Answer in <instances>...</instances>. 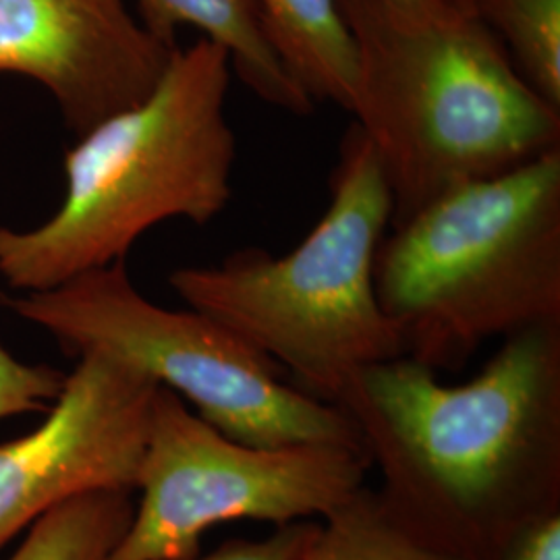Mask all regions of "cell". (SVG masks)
I'll use <instances>...</instances> for the list:
<instances>
[{
    "label": "cell",
    "instance_id": "277c9868",
    "mask_svg": "<svg viewBox=\"0 0 560 560\" xmlns=\"http://www.w3.org/2000/svg\"><path fill=\"white\" fill-rule=\"evenodd\" d=\"M390 217L381 162L353 120L340 140L330 203L293 252L247 247L219 266L179 268L168 282L187 307L295 376L303 393L337 405L361 370L405 355L374 287Z\"/></svg>",
    "mask_w": 560,
    "mask_h": 560
},
{
    "label": "cell",
    "instance_id": "8992f818",
    "mask_svg": "<svg viewBox=\"0 0 560 560\" xmlns=\"http://www.w3.org/2000/svg\"><path fill=\"white\" fill-rule=\"evenodd\" d=\"M2 303L75 358L96 351L138 368L233 441L339 444L365 455L358 428L339 407L289 386L279 363L210 316L145 300L125 261Z\"/></svg>",
    "mask_w": 560,
    "mask_h": 560
},
{
    "label": "cell",
    "instance_id": "9a60e30c",
    "mask_svg": "<svg viewBox=\"0 0 560 560\" xmlns=\"http://www.w3.org/2000/svg\"><path fill=\"white\" fill-rule=\"evenodd\" d=\"M67 374L48 365L13 358L0 345V420L48 411L62 390Z\"/></svg>",
    "mask_w": 560,
    "mask_h": 560
},
{
    "label": "cell",
    "instance_id": "9c48e42d",
    "mask_svg": "<svg viewBox=\"0 0 560 560\" xmlns=\"http://www.w3.org/2000/svg\"><path fill=\"white\" fill-rule=\"evenodd\" d=\"M177 48L127 0H0V75L38 81L78 138L145 101Z\"/></svg>",
    "mask_w": 560,
    "mask_h": 560
},
{
    "label": "cell",
    "instance_id": "30bf717a",
    "mask_svg": "<svg viewBox=\"0 0 560 560\" xmlns=\"http://www.w3.org/2000/svg\"><path fill=\"white\" fill-rule=\"evenodd\" d=\"M138 7L141 23L171 46H177L180 25L224 46L237 78L266 104L301 117L314 110L316 102L268 40L254 0H138Z\"/></svg>",
    "mask_w": 560,
    "mask_h": 560
},
{
    "label": "cell",
    "instance_id": "8fae6325",
    "mask_svg": "<svg viewBox=\"0 0 560 560\" xmlns=\"http://www.w3.org/2000/svg\"><path fill=\"white\" fill-rule=\"evenodd\" d=\"M261 27L287 71L314 102L351 110L358 48L339 0H254Z\"/></svg>",
    "mask_w": 560,
    "mask_h": 560
},
{
    "label": "cell",
    "instance_id": "3957f363",
    "mask_svg": "<svg viewBox=\"0 0 560 560\" xmlns=\"http://www.w3.org/2000/svg\"><path fill=\"white\" fill-rule=\"evenodd\" d=\"M231 57L200 38L177 48L154 92L98 122L65 154L59 210L30 231L0 226V277L50 291L125 261L164 221L203 226L233 196L237 138L226 117Z\"/></svg>",
    "mask_w": 560,
    "mask_h": 560
},
{
    "label": "cell",
    "instance_id": "2e32d148",
    "mask_svg": "<svg viewBox=\"0 0 560 560\" xmlns=\"http://www.w3.org/2000/svg\"><path fill=\"white\" fill-rule=\"evenodd\" d=\"M318 532L312 520L279 525L261 540H231L210 555L179 560H303Z\"/></svg>",
    "mask_w": 560,
    "mask_h": 560
},
{
    "label": "cell",
    "instance_id": "52a82bcc",
    "mask_svg": "<svg viewBox=\"0 0 560 560\" xmlns=\"http://www.w3.org/2000/svg\"><path fill=\"white\" fill-rule=\"evenodd\" d=\"M370 460L339 444L254 446L224 436L159 386L141 463V499L110 560L200 555L201 536L226 521L275 527L324 517L365 486Z\"/></svg>",
    "mask_w": 560,
    "mask_h": 560
},
{
    "label": "cell",
    "instance_id": "ac0fdd59",
    "mask_svg": "<svg viewBox=\"0 0 560 560\" xmlns=\"http://www.w3.org/2000/svg\"><path fill=\"white\" fill-rule=\"evenodd\" d=\"M384 4L393 7V9H399V11H413V13H420V11H434V9H441L444 4L453 2V0H381Z\"/></svg>",
    "mask_w": 560,
    "mask_h": 560
},
{
    "label": "cell",
    "instance_id": "d6986e66",
    "mask_svg": "<svg viewBox=\"0 0 560 560\" xmlns=\"http://www.w3.org/2000/svg\"><path fill=\"white\" fill-rule=\"evenodd\" d=\"M463 2H467V4H471V7H474V0H463Z\"/></svg>",
    "mask_w": 560,
    "mask_h": 560
},
{
    "label": "cell",
    "instance_id": "5bb4252c",
    "mask_svg": "<svg viewBox=\"0 0 560 560\" xmlns=\"http://www.w3.org/2000/svg\"><path fill=\"white\" fill-rule=\"evenodd\" d=\"M521 78L560 110V0H474Z\"/></svg>",
    "mask_w": 560,
    "mask_h": 560
},
{
    "label": "cell",
    "instance_id": "7c38bea8",
    "mask_svg": "<svg viewBox=\"0 0 560 560\" xmlns=\"http://www.w3.org/2000/svg\"><path fill=\"white\" fill-rule=\"evenodd\" d=\"M136 513L131 492H90L30 525L9 560H110Z\"/></svg>",
    "mask_w": 560,
    "mask_h": 560
},
{
    "label": "cell",
    "instance_id": "4fadbf2b",
    "mask_svg": "<svg viewBox=\"0 0 560 560\" xmlns=\"http://www.w3.org/2000/svg\"><path fill=\"white\" fill-rule=\"evenodd\" d=\"M303 560H455L416 538L382 501L361 486L318 523Z\"/></svg>",
    "mask_w": 560,
    "mask_h": 560
},
{
    "label": "cell",
    "instance_id": "5b68a950",
    "mask_svg": "<svg viewBox=\"0 0 560 560\" xmlns=\"http://www.w3.org/2000/svg\"><path fill=\"white\" fill-rule=\"evenodd\" d=\"M374 287L405 355L436 372L486 340L560 322V148L390 226Z\"/></svg>",
    "mask_w": 560,
    "mask_h": 560
},
{
    "label": "cell",
    "instance_id": "6da1fadb",
    "mask_svg": "<svg viewBox=\"0 0 560 560\" xmlns=\"http://www.w3.org/2000/svg\"><path fill=\"white\" fill-rule=\"evenodd\" d=\"M353 421L382 501L455 560H499L560 511V322L502 339L463 384L413 358L361 370L337 405Z\"/></svg>",
    "mask_w": 560,
    "mask_h": 560
},
{
    "label": "cell",
    "instance_id": "ba28073f",
    "mask_svg": "<svg viewBox=\"0 0 560 560\" xmlns=\"http://www.w3.org/2000/svg\"><path fill=\"white\" fill-rule=\"evenodd\" d=\"M159 382L106 353H81L48 418L0 444V548L62 502L140 486Z\"/></svg>",
    "mask_w": 560,
    "mask_h": 560
},
{
    "label": "cell",
    "instance_id": "e0dca14e",
    "mask_svg": "<svg viewBox=\"0 0 560 560\" xmlns=\"http://www.w3.org/2000/svg\"><path fill=\"white\" fill-rule=\"evenodd\" d=\"M499 560H560V511L521 532Z\"/></svg>",
    "mask_w": 560,
    "mask_h": 560
},
{
    "label": "cell",
    "instance_id": "7a4b0ae2",
    "mask_svg": "<svg viewBox=\"0 0 560 560\" xmlns=\"http://www.w3.org/2000/svg\"><path fill=\"white\" fill-rule=\"evenodd\" d=\"M358 48L351 115L390 189V226L467 183L560 148V110L515 69L476 9L339 0Z\"/></svg>",
    "mask_w": 560,
    "mask_h": 560
}]
</instances>
